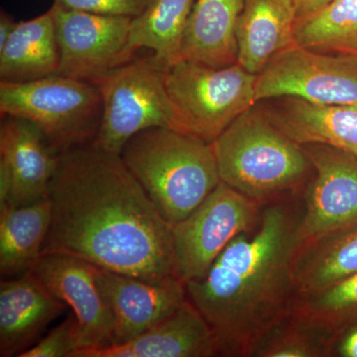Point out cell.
<instances>
[{"mask_svg": "<svg viewBox=\"0 0 357 357\" xmlns=\"http://www.w3.org/2000/svg\"><path fill=\"white\" fill-rule=\"evenodd\" d=\"M47 198L52 218L42 255L75 256L155 283L178 278L172 225L121 155L93 143L60 152Z\"/></svg>", "mask_w": 357, "mask_h": 357, "instance_id": "1", "label": "cell"}, {"mask_svg": "<svg viewBox=\"0 0 357 357\" xmlns=\"http://www.w3.org/2000/svg\"><path fill=\"white\" fill-rule=\"evenodd\" d=\"M304 195L262 206L257 225L237 236L187 297L211 326L218 356L249 357L263 333L297 298Z\"/></svg>", "mask_w": 357, "mask_h": 357, "instance_id": "2", "label": "cell"}, {"mask_svg": "<svg viewBox=\"0 0 357 357\" xmlns=\"http://www.w3.org/2000/svg\"><path fill=\"white\" fill-rule=\"evenodd\" d=\"M220 181L261 206L304 195L312 166L264 110L241 114L213 141Z\"/></svg>", "mask_w": 357, "mask_h": 357, "instance_id": "3", "label": "cell"}, {"mask_svg": "<svg viewBox=\"0 0 357 357\" xmlns=\"http://www.w3.org/2000/svg\"><path fill=\"white\" fill-rule=\"evenodd\" d=\"M121 156L164 220H185L220 183L213 144L167 128L136 133Z\"/></svg>", "mask_w": 357, "mask_h": 357, "instance_id": "4", "label": "cell"}, {"mask_svg": "<svg viewBox=\"0 0 357 357\" xmlns=\"http://www.w3.org/2000/svg\"><path fill=\"white\" fill-rule=\"evenodd\" d=\"M257 76L241 65L225 68L180 60L166 70L174 130L213 142L255 105Z\"/></svg>", "mask_w": 357, "mask_h": 357, "instance_id": "5", "label": "cell"}, {"mask_svg": "<svg viewBox=\"0 0 357 357\" xmlns=\"http://www.w3.org/2000/svg\"><path fill=\"white\" fill-rule=\"evenodd\" d=\"M0 114L32 122L60 153L95 140L102 98L95 84L62 75L23 83L1 81Z\"/></svg>", "mask_w": 357, "mask_h": 357, "instance_id": "6", "label": "cell"}, {"mask_svg": "<svg viewBox=\"0 0 357 357\" xmlns=\"http://www.w3.org/2000/svg\"><path fill=\"white\" fill-rule=\"evenodd\" d=\"M166 70L152 54L135 57L93 82L102 98L100 128L91 142L95 146L121 155L136 133L151 128H172Z\"/></svg>", "mask_w": 357, "mask_h": 357, "instance_id": "7", "label": "cell"}, {"mask_svg": "<svg viewBox=\"0 0 357 357\" xmlns=\"http://www.w3.org/2000/svg\"><path fill=\"white\" fill-rule=\"evenodd\" d=\"M262 206L220 181L191 215L172 225L176 273L184 283L204 277L237 236L257 225Z\"/></svg>", "mask_w": 357, "mask_h": 357, "instance_id": "8", "label": "cell"}, {"mask_svg": "<svg viewBox=\"0 0 357 357\" xmlns=\"http://www.w3.org/2000/svg\"><path fill=\"white\" fill-rule=\"evenodd\" d=\"M281 98L316 105L357 103V58L291 45L275 55L256 79V102Z\"/></svg>", "mask_w": 357, "mask_h": 357, "instance_id": "9", "label": "cell"}, {"mask_svg": "<svg viewBox=\"0 0 357 357\" xmlns=\"http://www.w3.org/2000/svg\"><path fill=\"white\" fill-rule=\"evenodd\" d=\"M62 76L93 83L136 57L129 46L132 18L70 10L54 3Z\"/></svg>", "mask_w": 357, "mask_h": 357, "instance_id": "10", "label": "cell"}, {"mask_svg": "<svg viewBox=\"0 0 357 357\" xmlns=\"http://www.w3.org/2000/svg\"><path fill=\"white\" fill-rule=\"evenodd\" d=\"M312 166L304 192L302 246L357 225V157L330 145H302Z\"/></svg>", "mask_w": 357, "mask_h": 357, "instance_id": "11", "label": "cell"}, {"mask_svg": "<svg viewBox=\"0 0 357 357\" xmlns=\"http://www.w3.org/2000/svg\"><path fill=\"white\" fill-rule=\"evenodd\" d=\"M93 272L114 319V344L147 332L188 299L185 283L178 278L155 283L96 265Z\"/></svg>", "mask_w": 357, "mask_h": 357, "instance_id": "12", "label": "cell"}, {"mask_svg": "<svg viewBox=\"0 0 357 357\" xmlns=\"http://www.w3.org/2000/svg\"><path fill=\"white\" fill-rule=\"evenodd\" d=\"M32 270L77 317L84 349L114 344V319L96 283L93 264L75 256L43 253Z\"/></svg>", "mask_w": 357, "mask_h": 357, "instance_id": "13", "label": "cell"}, {"mask_svg": "<svg viewBox=\"0 0 357 357\" xmlns=\"http://www.w3.org/2000/svg\"><path fill=\"white\" fill-rule=\"evenodd\" d=\"M67 305L33 270L0 284V356H20L42 338Z\"/></svg>", "mask_w": 357, "mask_h": 357, "instance_id": "14", "label": "cell"}, {"mask_svg": "<svg viewBox=\"0 0 357 357\" xmlns=\"http://www.w3.org/2000/svg\"><path fill=\"white\" fill-rule=\"evenodd\" d=\"M218 356L211 326L187 299L170 316L137 337L102 349H81L72 357H213Z\"/></svg>", "mask_w": 357, "mask_h": 357, "instance_id": "15", "label": "cell"}, {"mask_svg": "<svg viewBox=\"0 0 357 357\" xmlns=\"http://www.w3.org/2000/svg\"><path fill=\"white\" fill-rule=\"evenodd\" d=\"M58 154L32 122L1 116L0 160L6 162L13 178L6 204L24 206L46 199Z\"/></svg>", "mask_w": 357, "mask_h": 357, "instance_id": "16", "label": "cell"}, {"mask_svg": "<svg viewBox=\"0 0 357 357\" xmlns=\"http://www.w3.org/2000/svg\"><path fill=\"white\" fill-rule=\"evenodd\" d=\"M264 112L300 145H330L357 157V103L316 105L294 98H276Z\"/></svg>", "mask_w": 357, "mask_h": 357, "instance_id": "17", "label": "cell"}, {"mask_svg": "<svg viewBox=\"0 0 357 357\" xmlns=\"http://www.w3.org/2000/svg\"><path fill=\"white\" fill-rule=\"evenodd\" d=\"M294 0H245L236 28L237 64L259 75L275 55L295 41Z\"/></svg>", "mask_w": 357, "mask_h": 357, "instance_id": "18", "label": "cell"}, {"mask_svg": "<svg viewBox=\"0 0 357 357\" xmlns=\"http://www.w3.org/2000/svg\"><path fill=\"white\" fill-rule=\"evenodd\" d=\"M244 3L245 0H196L185 26L180 60L218 69L237 64L236 28Z\"/></svg>", "mask_w": 357, "mask_h": 357, "instance_id": "19", "label": "cell"}, {"mask_svg": "<svg viewBox=\"0 0 357 357\" xmlns=\"http://www.w3.org/2000/svg\"><path fill=\"white\" fill-rule=\"evenodd\" d=\"M60 67L55 23L50 9L31 20L20 21L0 48V77L23 83L57 75Z\"/></svg>", "mask_w": 357, "mask_h": 357, "instance_id": "20", "label": "cell"}, {"mask_svg": "<svg viewBox=\"0 0 357 357\" xmlns=\"http://www.w3.org/2000/svg\"><path fill=\"white\" fill-rule=\"evenodd\" d=\"M48 198L24 206H0V274L20 276L32 270L50 229Z\"/></svg>", "mask_w": 357, "mask_h": 357, "instance_id": "21", "label": "cell"}, {"mask_svg": "<svg viewBox=\"0 0 357 357\" xmlns=\"http://www.w3.org/2000/svg\"><path fill=\"white\" fill-rule=\"evenodd\" d=\"M337 331L294 303L255 342L249 357H332Z\"/></svg>", "mask_w": 357, "mask_h": 357, "instance_id": "22", "label": "cell"}, {"mask_svg": "<svg viewBox=\"0 0 357 357\" xmlns=\"http://www.w3.org/2000/svg\"><path fill=\"white\" fill-rule=\"evenodd\" d=\"M357 273V225L301 246L295 265L297 296L316 292Z\"/></svg>", "mask_w": 357, "mask_h": 357, "instance_id": "23", "label": "cell"}, {"mask_svg": "<svg viewBox=\"0 0 357 357\" xmlns=\"http://www.w3.org/2000/svg\"><path fill=\"white\" fill-rule=\"evenodd\" d=\"M195 2L196 0H151L140 15L132 18L130 48L135 53L142 48L149 49L166 69L178 62Z\"/></svg>", "mask_w": 357, "mask_h": 357, "instance_id": "24", "label": "cell"}, {"mask_svg": "<svg viewBox=\"0 0 357 357\" xmlns=\"http://www.w3.org/2000/svg\"><path fill=\"white\" fill-rule=\"evenodd\" d=\"M296 43L321 53H357V0H332L296 21Z\"/></svg>", "mask_w": 357, "mask_h": 357, "instance_id": "25", "label": "cell"}, {"mask_svg": "<svg viewBox=\"0 0 357 357\" xmlns=\"http://www.w3.org/2000/svg\"><path fill=\"white\" fill-rule=\"evenodd\" d=\"M296 305L338 328L357 321V273L328 287L297 296Z\"/></svg>", "mask_w": 357, "mask_h": 357, "instance_id": "26", "label": "cell"}, {"mask_svg": "<svg viewBox=\"0 0 357 357\" xmlns=\"http://www.w3.org/2000/svg\"><path fill=\"white\" fill-rule=\"evenodd\" d=\"M84 347L81 325L72 312L20 357H72L75 351Z\"/></svg>", "mask_w": 357, "mask_h": 357, "instance_id": "27", "label": "cell"}, {"mask_svg": "<svg viewBox=\"0 0 357 357\" xmlns=\"http://www.w3.org/2000/svg\"><path fill=\"white\" fill-rule=\"evenodd\" d=\"M151 0H54V3L83 13L134 18L140 15Z\"/></svg>", "mask_w": 357, "mask_h": 357, "instance_id": "28", "label": "cell"}, {"mask_svg": "<svg viewBox=\"0 0 357 357\" xmlns=\"http://www.w3.org/2000/svg\"><path fill=\"white\" fill-rule=\"evenodd\" d=\"M357 357V321L337 331L332 357Z\"/></svg>", "mask_w": 357, "mask_h": 357, "instance_id": "29", "label": "cell"}, {"mask_svg": "<svg viewBox=\"0 0 357 357\" xmlns=\"http://www.w3.org/2000/svg\"><path fill=\"white\" fill-rule=\"evenodd\" d=\"M332 0H294L296 10H297L298 20L306 17L307 15L317 13L323 8Z\"/></svg>", "mask_w": 357, "mask_h": 357, "instance_id": "30", "label": "cell"}, {"mask_svg": "<svg viewBox=\"0 0 357 357\" xmlns=\"http://www.w3.org/2000/svg\"><path fill=\"white\" fill-rule=\"evenodd\" d=\"M17 23L13 20L10 14L6 11L1 10L0 13V48L3 47L7 40L11 36L14 30H15Z\"/></svg>", "mask_w": 357, "mask_h": 357, "instance_id": "31", "label": "cell"}, {"mask_svg": "<svg viewBox=\"0 0 357 357\" xmlns=\"http://www.w3.org/2000/svg\"><path fill=\"white\" fill-rule=\"evenodd\" d=\"M352 56H354V57H356V58H357V53H356V54H352Z\"/></svg>", "mask_w": 357, "mask_h": 357, "instance_id": "32", "label": "cell"}]
</instances>
